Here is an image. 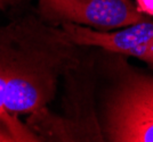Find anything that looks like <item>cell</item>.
<instances>
[{"label":"cell","instance_id":"6da1fadb","mask_svg":"<svg viewBox=\"0 0 153 142\" xmlns=\"http://www.w3.org/2000/svg\"><path fill=\"white\" fill-rule=\"evenodd\" d=\"M80 48L40 17L0 24V108L16 115L46 108L59 78L79 67Z\"/></svg>","mask_w":153,"mask_h":142},{"label":"cell","instance_id":"7a4b0ae2","mask_svg":"<svg viewBox=\"0 0 153 142\" xmlns=\"http://www.w3.org/2000/svg\"><path fill=\"white\" fill-rule=\"evenodd\" d=\"M100 127L103 141L153 142V75L120 73L105 94Z\"/></svg>","mask_w":153,"mask_h":142},{"label":"cell","instance_id":"3957f363","mask_svg":"<svg viewBox=\"0 0 153 142\" xmlns=\"http://www.w3.org/2000/svg\"><path fill=\"white\" fill-rule=\"evenodd\" d=\"M39 17L59 26L73 23L98 31H111L149 20L133 0H38Z\"/></svg>","mask_w":153,"mask_h":142},{"label":"cell","instance_id":"277c9868","mask_svg":"<svg viewBox=\"0 0 153 142\" xmlns=\"http://www.w3.org/2000/svg\"><path fill=\"white\" fill-rule=\"evenodd\" d=\"M66 39L79 47H97L119 55L131 56L153 68V20L140 22L120 31H98L73 23H63Z\"/></svg>","mask_w":153,"mask_h":142},{"label":"cell","instance_id":"5b68a950","mask_svg":"<svg viewBox=\"0 0 153 142\" xmlns=\"http://www.w3.org/2000/svg\"><path fill=\"white\" fill-rule=\"evenodd\" d=\"M0 141H42V138L31 132L16 117V114L10 113L6 108H0Z\"/></svg>","mask_w":153,"mask_h":142},{"label":"cell","instance_id":"8992f818","mask_svg":"<svg viewBox=\"0 0 153 142\" xmlns=\"http://www.w3.org/2000/svg\"><path fill=\"white\" fill-rule=\"evenodd\" d=\"M136 5L145 15H153V0H136Z\"/></svg>","mask_w":153,"mask_h":142},{"label":"cell","instance_id":"52a82bcc","mask_svg":"<svg viewBox=\"0 0 153 142\" xmlns=\"http://www.w3.org/2000/svg\"><path fill=\"white\" fill-rule=\"evenodd\" d=\"M15 0H0V9H6L8 6L13 5Z\"/></svg>","mask_w":153,"mask_h":142}]
</instances>
